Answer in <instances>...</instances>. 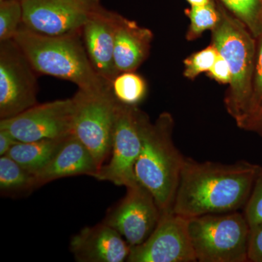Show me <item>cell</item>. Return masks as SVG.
<instances>
[{"mask_svg": "<svg viewBox=\"0 0 262 262\" xmlns=\"http://www.w3.org/2000/svg\"><path fill=\"white\" fill-rule=\"evenodd\" d=\"M20 142L14 136L5 129L0 128V156L8 154L10 149Z\"/></svg>", "mask_w": 262, "mask_h": 262, "instance_id": "28", "label": "cell"}, {"mask_svg": "<svg viewBox=\"0 0 262 262\" xmlns=\"http://www.w3.org/2000/svg\"><path fill=\"white\" fill-rule=\"evenodd\" d=\"M153 34L134 20L119 15L114 60L117 72H136L149 55Z\"/></svg>", "mask_w": 262, "mask_h": 262, "instance_id": "16", "label": "cell"}, {"mask_svg": "<svg viewBox=\"0 0 262 262\" xmlns=\"http://www.w3.org/2000/svg\"><path fill=\"white\" fill-rule=\"evenodd\" d=\"M173 117L160 114L150 122L134 172L137 182L154 196L162 215L173 212L174 201L186 158L174 144Z\"/></svg>", "mask_w": 262, "mask_h": 262, "instance_id": "3", "label": "cell"}, {"mask_svg": "<svg viewBox=\"0 0 262 262\" xmlns=\"http://www.w3.org/2000/svg\"><path fill=\"white\" fill-rule=\"evenodd\" d=\"M66 138L18 142L10 149L7 155L35 175L51 161Z\"/></svg>", "mask_w": 262, "mask_h": 262, "instance_id": "17", "label": "cell"}, {"mask_svg": "<svg viewBox=\"0 0 262 262\" xmlns=\"http://www.w3.org/2000/svg\"><path fill=\"white\" fill-rule=\"evenodd\" d=\"M221 18L212 29V43L228 63L232 80L226 93L225 104L238 125L247 113L256 58V45L242 21L219 5Z\"/></svg>", "mask_w": 262, "mask_h": 262, "instance_id": "4", "label": "cell"}, {"mask_svg": "<svg viewBox=\"0 0 262 262\" xmlns=\"http://www.w3.org/2000/svg\"><path fill=\"white\" fill-rule=\"evenodd\" d=\"M190 20L187 34L188 40H194L201 37L207 30H212L220 20L221 13L218 4L211 0L208 4L201 6H191L186 10Z\"/></svg>", "mask_w": 262, "mask_h": 262, "instance_id": "22", "label": "cell"}, {"mask_svg": "<svg viewBox=\"0 0 262 262\" xmlns=\"http://www.w3.org/2000/svg\"><path fill=\"white\" fill-rule=\"evenodd\" d=\"M150 122L149 116L137 106L117 101L111 158L108 163L100 168L96 179L125 187L138 182L134 167L142 148L144 132Z\"/></svg>", "mask_w": 262, "mask_h": 262, "instance_id": "6", "label": "cell"}, {"mask_svg": "<svg viewBox=\"0 0 262 262\" xmlns=\"http://www.w3.org/2000/svg\"><path fill=\"white\" fill-rule=\"evenodd\" d=\"M81 30L48 36L32 32L22 24L13 40L38 75L70 81L86 92L111 90V84L98 75L90 61Z\"/></svg>", "mask_w": 262, "mask_h": 262, "instance_id": "2", "label": "cell"}, {"mask_svg": "<svg viewBox=\"0 0 262 262\" xmlns=\"http://www.w3.org/2000/svg\"><path fill=\"white\" fill-rule=\"evenodd\" d=\"M36 188L34 174L8 155L0 158V191L2 195L15 196L32 192Z\"/></svg>", "mask_w": 262, "mask_h": 262, "instance_id": "18", "label": "cell"}, {"mask_svg": "<svg viewBox=\"0 0 262 262\" xmlns=\"http://www.w3.org/2000/svg\"><path fill=\"white\" fill-rule=\"evenodd\" d=\"M208 74L210 77L220 83L229 84L232 80V74L228 63L220 53Z\"/></svg>", "mask_w": 262, "mask_h": 262, "instance_id": "27", "label": "cell"}, {"mask_svg": "<svg viewBox=\"0 0 262 262\" xmlns=\"http://www.w3.org/2000/svg\"><path fill=\"white\" fill-rule=\"evenodd\" d=\"M261 168L245 160L222 164L186 158L173 213L191 219L238 211L246 206Z\"/></svg>", "mask_w": 262, "mask_h": 262, "instance_id": "1", "label": "cell"}, {"mask_svg": "<svg viewBox=\"0 0 262 262\" xmlns=\"http://www.w3.org/2000/svg\"><path fill=\"white\" fill-rule=\"evenodd\" d=\"M37 75L13 39L0 42V120L37 104Z\"/></svg>", "mask_w": 262, "mask_h": 262, "instance_id": "8", "label": "cell"}, {"mask_svg": "<svg viewBox=\"0 0 262 262\" xmlns=\"http://www.w3.org/2000/svg\"><path fill=\"white\" fill-rule=\"evenodd\" d=\"M191 6H201L208 4L211 0H186Z\"/></svg>", "mask_w": 262, "mask_h": 262, "instance_id": "29", "label": "cell"}, {"mask_svg": "<svg viewBox=\"0 0 262 262\" xmlns=\"http://www.w3.org/2000/svg\"><path fill=\"white\" fill-rule=\"evenodd\" d=\"M193 249L200 262H246L250 226L238 211L188 220Z\"/></svg>", "mask_w": 262, "mask_h": 262, "instance_id": "5", "label": "cell"}, {"mask_svg": "<svg viewBox=\"0 0 262 262\" xmlns=\"http://www.w3.org/2000/svg\"><path fill=\"white\" fill-rule=\"evenodd\" d=\"M70 248L79 262L127 261L131 248L117 231L103 222L74 235Z\"/></svg>", "mask_w": 262, "mask_h": 262, "instance_id": "14", "label": "cell"}, {"mask_svg": "<svg viewBox=\"0 0 262 262\" xmlns=\"http://www.w3.org/2000/svg\"><path fill=\"white\" fill-rule=\"evenodd\" d=\"M255 37L262 33V0H220Z\"/></svg>", "mask_w": 262, "mask_h": 262, "instance_id": "21", "label": "cell"}, {"mask_svg": "<svg viewBox=\"0 0 262 262\" xmlns=\"http://www.w3.org/2000/svg\"><path fill=\"white\" fill-rule=\"evenodd\" d=\"M188 220L173 212L162 215L145 242L131 247L127 261H196L188 231Z\"/></svg>", "mask_w": 262, "mask_h": 262, "instance_id": "12", "label": "cell"}, {"mask_svg": "<svg viewBox=\"0 0 262 262\" xmlns=\"http://www.w3.org/2000/svg\"><path fill=\"white\" fill-rule=\"evenodd\" d=\"M126 189L125 196L108 210L103 222L133 247L145 242L159 223L162 213L154 196L139 182Z\"/></svg>", "mask_w": 262, "mask_h": 262, "instance_id": "11", "label": "cell"}, {"mask_svg": "<svg viewBox=\"0 0 262 262\" xmlns=\"http://www.w3.org/2000/svg\"><path fill=\"white\" fill-rule=\"evenodd\" d=\"M244 213L249 226L262 223V167L244 207Z\"/></svg>", "mask_w": 262, "mask_h": 262, "instance_id": "25", "label": "cell"}, {"mask_svg": "<svg viewBox=\"0 0 262 262\" xmlns=\"http://www.w3.org/2000/svg\"><path fill=\"white\" fill-rule=\"evenodd\" d=\"M119 15L101 5L90 16L81 30L90 61L98 75L110 84L118 75L114 49Z\"/></svg>", "mask_w": 262, "mask_h": 262, "instance_id": "13", "label": "cell"}, {"mask_svg": "<svg viewBox=\"0 0 262 262\" xmlns=\"http://www.w3.org/2000/svg\"><path fill=\"white\" fill-rule=\"evenodd\" d=\"M248 258V261L262 262V223L250 226Z\"/></svg>", "mask_w": 262, "mask_h": 262, "instance_id": "26", "label": "cell"}, {"mask_svg": "<svg viewBox=\"0 0 262 262\" xmlns=\"http://www.w3.org/2000/svg\"><path fill=\"white\" fill-rule=\"evenodd\" d=\"M72 98L37 103L11 118L0 120V128L9 131L20 142L63 139L72 135Z\"/></svg>", "mask_w": 262, "mask_h": 262, "instance_id": "10", "label": "cell"}, {"mask_svg": "<svg viewBox=\"0 0 262 262\" xmlns=\"http://www.w3.org/2000/svg\"><path fill=\"white\" fill-rule=\"evenodd\" d=\"M72 98V134L89 150L100 170L111 155L117 100L112 89L98 93L78 89Z\"/></svg>", "mask_w": 262, "mask_h": 262, "instance_id": "7", "label": "cell"}, {"mask_svg": "<svg viewBox=\"0 0 262 262\" xmlns=\"http://www.w3.org/2000/svg\"><path fill=\"white\" fill-rule=\"evenodd\" d=\"M0 1H3V0H0Z\"/></svg>", "mask_w": 262, "mask_h": 262, "instance_id": "30", "label": "cell"}, {"mask_svg": "<svg viewBox=\"0 0 262 262\" xmlns=\"http://www.w3.org/2000/svg\"><path fill=\"white\" fill-rule=\"evenodd\" d=\"M23 25L48 36L78 32L101 6L100 0H21Z\"/></svg>", "mask_w": 262, "mask_h": 262, "instance_id": "9", "label": "cell"}, {"mask_svg": "<svg viewBox=\"0 0 262 262\" xmlns=\"http://www.w3.org/2000/svg\"><path fill=\"white\" fill-rule=\"evenodd\" d=\"M22 24L21 0L0 1V42L14 39Z\"/></svg>", "mask_w": 262, "mask_h": 262, "instance_id": "23", "label": "cell"}, {"mask_svg": "<svg viewBox=\"0 0 262 262\" xmlns=\"http://www.w3.org/2000/svg\"><path fill=\"white\" fill-rule=\"evenodd\" d=\"M99 171L89 149L75 135L69 136L44 168L34 175L36 188L57 179L89 176L96 179Z\"/></svg>", "mask_w": 262, "mask_h": 262, "instance_id": "15", "label": "cell"}, {"mask_svg": "<svg viewBox=\"0 0 262 262\" xmlns=\"http://www.w3.org/2000/svg\"><path fill=\"white\" fill-rule=\"evenodd\" d=\"M111 88L119 102L132 106L141 103L147 93L145 80L136 72H120L114 78Z\"/></svg>", "mask_w": 262, "mask_h": 262, "instance_id": "20", "label": "cell"}, {"mask_svg": "<svg viewBox=\"0 0 262 262\" xmlns=\"http://www.w3.org/2000/svg\"><path fill=\"white\" fill-rule=\"evenodd\" d=\"M252 80V93L247 113L237 126L262 136V33L259 36Z\"/></svg>", "mask_w": 262, "mask_h": 262, "instance_id": "19", "label": "cell"}, {"mask_svg": "<svg viewBox=\"0 0 262 262\" xmlns=\"http://www.w3.org/2000/svg\"><path fill=\"white\" fill-rule=\"evenodd\" d=\"M218 55V51L212 44L202 51L192 53L184 59V77L194 80L203 72L208 73L214 64Z\"/></svg>", "mask_w": 262, "mask_h": 262, "instance_id": "24", "label": "cell"}]
</instances>
